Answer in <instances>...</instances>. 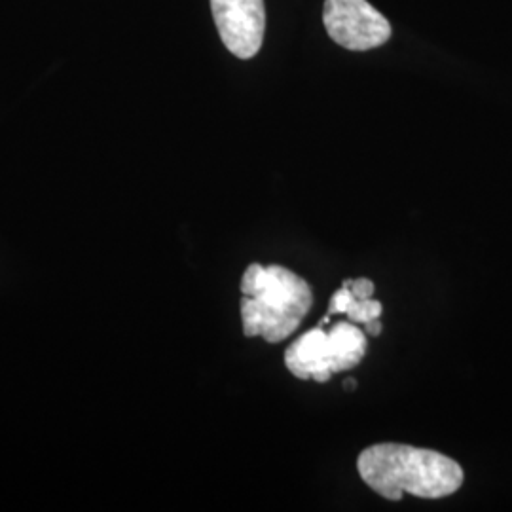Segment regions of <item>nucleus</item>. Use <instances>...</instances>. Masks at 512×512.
I'll return each instance as SVG.
<instances>
[{"instance_id": "nucleus-1", "label": "nucleus", "mask_w": 512, "mask_h": 512, "mask_svg": "<svg viewBox=\"0 0 512 512\" xmlns=\"http://www.w3.org/2000/svg\"><path fill=\"white\" fill-rule=\"evenodd\" d=\"M357 469L366 486L389 501H401L404 494L442 499L456 494L463 484L458 461L433 450L393 442L366 448Z\"/></svg>"}, {"instance_id": "nucleus-2", "label": "nucleus", "mask_w": 512, "mask_h": 512, "mask_svg": "<svg viewBox=\"0 0 512 512\" xmlns=\"http://www.w3.org/2000/svg\"><path fill=\"white\" fill-rule=\"evenodd\" d=\"M241 319L249 338L268 344L289 338L313 306L310 285L283 266L251 264L241 279Z\"/></svg>"}, {"instance_id": "nucleus-3", "label": "nucleus", "mask_w": 512, "mask_h": 512, "mask_svg": "<svg viewBox=\"0 0 512 512\" xmlns=\"http://www.w3.org/2000/svg\"><path fill=\"white\" fill-rule=\"evenodd\" d=\"M323 23L329 37L351 52L384 46L391 38V23L368 0H325Z\"/></svg>"}, {"instance_id": "nucleus-4", "label": "nucleus", "mask_w": 512, "mask_h": 512, "mask_svg": "<svg viewBox=\"0 0 512 512\" xmlns=\"http://www.w3.org/2000/svg\"><path fill=\"white\" fill-rule=\"evenodd\" d=\"M220 40L239 59L255 57L266 31L264 0H211Z\"/></svg>"}, {"instance_id": "nucleus-5", "label": "nucleus", "mask_w": 512, "mask_h": 512, "mask_svg": "<svg viewBox=\"0 0 512 512\" xmlns=\"http://www.w3.org/2000/svg\"><path fill=\"white\" fill-rule=\"evenodd\" d=\"M285 365L298 380L329 382L332 372L329 332L317 327L294 340L285 353Z\"/></svg>"}, {"instance_id": "nucleus-6", "label": "nucleus", "mask_w": 512, "mask_h": 512, "mask_svg": "<svg viewBox=\"0 0 512 512\" xmlns=\"http://www.w3.org/2000/svg\"><path fill=\"white\" fill-rule=\"evenodd\" d=\"M329 344L332 372H344L349 368H355L365 357V332L348 321H340L330 330Z\"/></svg>"}, {"instance_id": "nucleus-7", "label": "nucleus", "mask_w": 512, "mask_h": 512, "mask_svg": "<svg viewBox=\"0 0 512 512\" xmlns=\"http://www.w3.org/2000/svg\"><path fill=\"white\" fill-rule=\"evenodd\" d=\"M346 313H348L349 319L353 323H368L372 319H380L382 317L384 306L378 300H374V298H366V300L353 298Z\"/></svg>"}, {"instance_id": "nucleus-8", "label": "nucleus", "mask_w": 512, "mask_h": 512, "mask_svg": "<svg viewBox=\"0 0 512 512\" xmlns=\"http://www.w3.org/2000/svg\"><path fill=\"white\" fill-rule=\"evenodd\" d=\"M353 298H355V296L351 293V289L342 287L340 291H336V293L332 294L327 313H329V315H334V313H346Z\"/></svg>"}, {"instance_id": "nucleus-9", "label": "nucleus", "mask_w": 512, "mask_h": 512, "mask_svg": "<svg viewBox=\"0 0 512 512\" xmlns=\"http://www.w3.org/2000/svg\"><path fill=\"white\" fill-rule=\"evenodd\" d=\"M351 293L357 298V300H366V298H372L374 296V283L370 279H355L351 283Z\"/></svg>"}, {"instance_id": "nucleus-10", "label": "nucleus", "mask_w": 512, "mask_h": 512, "mask_svg": "<svg viewBox=\"0 0 512 512\" xmlns=\"http://www.w3.org/2000/svg\"><path fill=\"white\" fill-rule=\"evenodd\" d=\"M365 325L366 332H368L370 336H380V334H382V323H380V319H372V321H368Z\"/></svg>"}, {"instance_id": "nucleus-11", "label": "nucleus", "mask_w": 512, "mask_h": 512, "mask_svg": "<svg viewBox=\"0 0 512 512\" xmlns=\"http://www.w3.org/2000/svg\"><path fill=\"white\" fill-rule=\"evenodd\" d=\"M355 387H357L355 380H346V382H344V389H346V391H355Z\"/></svg>"}, {"instance_id": "nucleus-12", "label": "nucleus", "mask_w": 512, "mask_h": 512, "mask_svg": "<svg viewBox=\"0 0 512 512\" xmlns=\"http://www.w3.org/2000/svg\"><path fill=\"white\" fill-rule=\"evenodd\" d=\"M351 283H353V279H346V281L342 283V287H348V289H351Z\"/></svg>"}]
</instances>
